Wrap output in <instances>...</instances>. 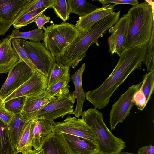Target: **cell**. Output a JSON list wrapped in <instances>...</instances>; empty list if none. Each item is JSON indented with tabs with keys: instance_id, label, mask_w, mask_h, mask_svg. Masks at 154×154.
<instances>
[{
	"instance_id": "cell-1",
	"label": "cell",
	"mask_w": 154,
	"mask_h": 154,
	"mask_svg": "<svg viewBox=\"0 0 154 154\" xmlns=\"http://www.w3.org/2000/svg\"><path fill=\"white\" fill-rule=\"evenodd\" d=\"M146 45L125 49L109 76L98 87L86 92V99L96 109H101L108 105L112 95L136 69H140L146 50Z\"/></svg>"
},
{
	"instance_id": "cell-2",
	"label": "cell",
	"mask_w": 154,
	"mask_h": 154,
	"mask_svg": "<svg viewBox=\"0 0 154 154\" xmlns=\"http://www.w3.org/2000/svg\"><path fill=\"white\" fill-rule=\"evenodd\" d=\"M119 19L118 15L113 13L95 23L88 31L83 32L62 54L55 57L56 62L75 68L86 56L90 46L97 43L98 38L103 36Z\"/></svg>"
},
{
	"instance_id": "cell-3",
	"label": "cell",
	"mask_w": 154,
	"mask_h": 154,
	"mask_svg": "<svg viewBox=\"0 0 154 154\" xmlns=\"http://www.w3.org/2000/svg\"><path fill=\"white\" fill-rule=\"evenodd\" d=\"M132 6L127 14L128 25L125 49L146 45L154 28V2Z\"/></svg>"
},
{
	"instance_id": "cell-4",
	"label": "cell",
	"mask_w": 154,
	"mask_h": 154,
	"mask_svg": "<svg viewBox=\"0 0 154 154\" xmlns=\"http://www.w3.org/2000/svg\"><path fill=\"white\" fill-rule=\"evenodd\" d=\"M81 116L96 135L99 154H119L126 147L125 142L112 133L104 122L102 113L96 109L89 108Z\"/></svg>"
},
{
	"instance_id": "cell-5",
	"label": "cell",
	"mask_w": 154,
	"mask_h": 154,
	"mask_svg": "<svg viewBox=\"0 0 154 154\" xmlns=\"http://www.w3.org/2000/svg\"><path fill=\"white\" fill-rule=\"evenodd\" d=\"M43 43L45 48L55 57L62 54L83 33L75 25L63 22L43 27Z\"/></svg>"
},
{
	"instance_id": "cell-6",
	"label": "cell",
	"mask_w": 154,
	"mask_h": 154,
	"mask_svg": "<svg viewBox=\"0 0 154 154\" xmlns=\"http://www.w3.org/2000/svg\"><path fill=\"white\" fill-rule=\"evenodd\" d=\"M76 99L74 91L66 95L57 97L35 112L29 120L44 119L53 122L58 118H63L67 115L72 114Z\"/></svg>"
},
{
	"instance_id": "cell-7",
	"label": "cell",
	"mask_w": 154,
	"mask_h": 154,
	"mask_svg": "<svg viewBox=\"0 0 154 154\" xmlns=\"http://www.w3.org/2000/svg\"><path fill=\"white\" fill-rule=\"evenodd\" d=\"M17 39L36 68L48 78L56 63L55 57L47 49L43 42Z\"/></svg>"
},
{
	"instance_id": "cell-8",
	"label": "cell",
	"mask_w": 154,
	"mask_h": 154,
	"mask_svg": "<svg viewBox=\"0 0 154 154\" xmlns=\"http://www.w3.org/2000/svg\"><path fill=\"white\" fill-rule=\"evenodd\" d=\"M51 122L52 132L54 134H69L82 138L97 144L94 132L82 119L68 116L62 121Z\"/></svg>"
},
{
	"instance_id": "cell-9",
	"label": "cell",
	"mask_w": 154,
	"mask_h": 154,
	"mask_svg": "<svg viewBox=\"0 0 154 154\" xmlns=\"http://www.w3.org/2000/svg\"><path fill=\"white\" fill-rule=\"evenodd\" d=\"M142 83V82L129 87L112 105L109 115V124L111 130H114L119 123H122L129 116L134 105L132 101L133 96Z\"/></svg>"
},
{
	"instance_id": "cell-10",
	"label": "cell",
	"mask_w": 154,
	"mask_h": 154,
	"mask_svg": "<svg viewBox=\"0 0 154 154\" xmlns=\"http://www.w3.org/2000/svg\"><path fill=\"white\" fill-rule=\"evenodd\" d=\"M34 72L23 61L20 60L8 72L0 90V98L3 101L32 76Z\"/></svg>"
},
{
	"instance_id": "cell-11",
	"label": "cell",
	"mask_w": 154,
	"mask_h": 154,
	"mask_svg": "<svg viewBox=\"0 0 154 154\" xmlns=\"http://www.w3.org/2000/svg\"><path fill=\"white\" fill-rule=\"evenodd\" d=\"M30 0H0V36L12 25L18 13Z\"/></svg>"
},
{
	"instance_id": "cell-12",
	"label": "cell",
	"mask_w": 154,
	"mask_h": 154,
	"mask_svg": "<svg viewBox=\"0 0 154 154\" xmlns=\"http://www.w3.org/2000/svg\"><path fill=\"white\" fill-rule=\"evenodd\" d=\"M48 84V78L39 72H34L29 79L6 98L4 103L18 97L40 94L46 91Z\"/></svg>"
},
{
	"instance_id": "cell-13",
	"label": "cell",
	"mask_w": 154,
	"mask_h": 154,
	"mask_svg": "<svg viewBox=\"0 0 154 154\" xmlns=\"http://www.w3.org/2000/svg\"><path fill=\"white\" fill-rule=\"evenodd\" d=\"M128 18L127 13L124 14L109 30L111 35L107 39L109 52L111 54L116 53L119 56L125 49L127 34Z\"/></svg>"
},
{
	"instance_id": "cell-14",
	"label": "cell",
	"mask_w": 154,
	"mask_h": 154,
	"mask_svg": "<svg viewBox=\"0 0 154 154\" xmlns=\"http://www.w3.org/2000/svg\"><path fill=\"white\" fill-rule=\"evenodd\" d=\"M60 135L71 154H99L97 144L71 135Z\"/></svg>"
},
{
	"instance_id": "cell-15",
	"label": "cell",
	"mask_w": 154,
	"mask_h": 154,
	"mask_svg": "<svg viewBox=\"0 0 154 154\" xmlns=\"http://www.w3.org/2000/svg\"><path fill=\"white\" fill-rule=\"evenodd\" d=\"M11 40L7 36L0 41V73H8L21 60L11 45Z\"/></svg>"
},
{
	"instance_id": "cell-16",
	"label": "cell",
	"mask_w": 154,
	"mask_h": 154,
	"mask_svg": "<svg viewBox=\"0 0 154 154\" xmlns=\"http://www.w3.org/2000/svg\"><path fill=\"white\" fill-rule=\"evenodd\" d=\"M57 97L51 96L45 91L40 94L26 96L21 113L24 120L30 121L32 115Z\"/></svg>"
},
{
	"instance_id": "cell-17",
	"label": "cell",
	"mask_w": 154,
	"mask_h": 154,
	"mask_svg": "<svg viewBox=\"0 0 154 154\" xmlns=\"http://www.w3.org/2000/svg\"><path fill=\"white\" fill-rule=\"evenodd\" d=\"M114 7V5L109 4L86 15L79 17L75 25V27L82 32L87 31L95 23L112 14Z\"/></svg>"
},
{
	"instance_id": "cell-18",
	"label": "cell",
	"mask_w": 154,
	"mask_h": 154,
	"mask_svg": "<svg viewBox=\"0 0 154 154\" xmlns=\"http://www.w3.org/2000/svg\"><path fill=\"white\" fill-rule=\"evenodd\" d=\"M33 124L32 146L34 149L41 148L45 139L52 132L51 122L48 120L39 119L32 120Z\"/></svg>"
},
{
	"instance_id": "cell-19",
	"label": "cell",
	"mask_w": 154,
	"mask_h": 154,
	"mask_svg": "<svg viewBox=\"0 0 154 154\" xmlns=\"http://www.w3.org/2000/svg\"><path fill=\"white\" fill-rule=\"evenodd\" d=\"M85 63H83L79 68L71 76V79L75 86V92L77 100L76 108L72 114L79 118L82 112L83 103L85 98V94L82 87V77L85 68Z\"/></svg>"
},
{
	"instance_id": "cell-20",
	"label": "cell",
	"mask_w": 154,
	"mask_h": 154,
	"mask_svg": "<svg viewBox=\"0 0 154 154\" xmlns=\"http://www.w3.org/2000/svg\"><path fill=\"white\" fill-rule=\"evenodd\" d=\"M40 148L44 154H71L61 135L53 132L45 139Z\"/></svg>"
},
{
	"instance_id": "cell-21",
	"label": "cell",
	"mask_w": 154,
	"mask_h": 154,
	"mask_svg": "<svg viewBox=\"0 0 154 154\" xmlns=\"http://www.w3.org/2000/svg\"><path fill=\"white\" fill-rule=\"evenodd\" d=\"M33 124L32 120L28 121L19 137L16 148L17 153L26 154L32 150Z\"/></svg>"
},
{
	"instance_id": "cell-22",
	"label": "cell",
	"mask_w": 154,
	"mask_h": 154,
	"mask_svg": "<svg viewBox=\"0 0 154 154\" xmlns=\"http://www.w3.org/2000/svg\"><path fill=\"white\" fill-rule=\"evenodd\" d=\"M28 122L24 120L21 114H17L14 115L8 125L11 141L12 146L16 149L20 135Z\"/></svg>"
},
{
	"instance_id": "cell-23",
	"label": "cell",
	"mask_w": 154,
	"mask_h": 154,
	"mask_svg": "<svg viewBox=\"0 0 154 154\" xmlns=\"http://www.w3.org/2000/svg\"><path fill=\"white\" fill-rule=\"evenodd\" d=\"M70 13L76 14L79 17H83L98 8L86 0H67Z\"/></svg>"
},
{
	"instance_id": "cell-24",
	"label": "cell",
	"mask_w": 154,
	"mask_h": 154,
	"mask_svg": "<svg viewBox=\"0 0 154 154\" xmlns=\"http://www.w3.org/2000/svg\"><path fill=\"white\" fill-rule=\"evenodd\" d=\"M11 143L8 125L0 119V154H17Z\"/></svg>"
},
{
	"instance_id": "cell-25",
	"label": "cell",
	"mask_w": 154,
	"mask_h": 154,
	"mask_svg": "<svg viewBox=\"0 0 154 154\" xmlns=\"http://www.w3.org/2000/svg\"><path fill=\"white\" fill-rule=\"evenodd\" d=\"M70 75L52 86L47 87L45 91L51 96L59 97L66 95L69 93L68 85L70 80Z\"/></svg>"
},
{
	"instance_id": "cell-26",
	"label": "cell",
	"mask_w": 154,
	"mask_h": 154,
	"mask_svg": "<svg viewBox=\"0 0 154 154\" xmlns=\"http://www.w3.org/2000/svg\"><path fill=\"white\" fill-rule=\"evenodd\" d=\"M43 30L38 28L25 32H20L19 29H15L12 31L11 34L8 36L11 39H28L30 41L37 42L43 40Z\"/></svg>"
},
{
	"instance_id": "cell-27",
	"label": "cell",
	"mask_w": 154,
	"mask_h": 154,
	"mask_svg": "<svg viewBox=\"0 0 154 154\" xmlns=\"http://www.w3.org/2000/svg\"><path fill=\"white\" fill-rule=\"evenodd\" d=\"M70 68L56 62L51 69L48 78V87L70 75Z\"/></svg>"
},
{
	"instance_id": "cell-28",
	"label": "cell",
	"mask_w": 154,
	"mask_h": 154,
	"mask_svg": "<svg viewBox=\"0 0 154 154\" xmlns=\"http://www.w3.org/2000/svg\"><path fill=\"white\" fill-rule=\"evenodd\" d=\"M50 7L39 8L29 12L14 21L12 25L15 29H19L34 22L36 18Z\"/></svg>"
},
{
	"instance_id": "cell-29",
	"label": "cell",
	"mask_w": 154,
	"mask_h": 154,
	"mask_svg": "<svg viewBox=\"0 0 154 154\" xmlns=\"http://www.w3.org/2000/svg\"><path fill=\"white\" fill-rule=\"evenodd\" d=\"M54 1L55 0H30L18 13L14 21L24 14L37 9L47 7L51 8Z\"/></svg>"
},
{
	"instance_id": "cell-30",
	"label": "cell",
	"mask_w": 154,
	"mask_h": 154,
	"mask_svg": "<svg viewBox=\"0 0 154 154\" xmlns=\"http://www.w3.org/2000/svg\"><path fill=\"white\" fill-rule=\"evenodd\" d=\"M154 28L150 39L146 45V50L143 63L145 65L149 72L154 71Z\"/></svg>"
},
{
	"instance_id": "cell-31",
	"label": "cell",
	"mask_w": 154,
	"mask_h": 154,
	"mask_svg": "<svg viewBox=\"0 0 154 154\" xmlns=\"http://www.w3.org/2000/svg\"><path fill=\"white\" fill-rule=\"evenodd\" d=\"M56 16L64 22L69 19L70 13L68 5L66 0H55L52 8Z\"/></svg>"
},
{
	"instance_id": "cell-32",
	"label": "cell",
	"mask_w": 154,
	"mask_h": 154,
	"mask_svg": "<svg viewBox=\"0 0 154 154\" xmlns=\"http://www.w3.org/2000/svg\"><path fill=\"white\" fill-rule=\"evenodd\" d=\"M11 43L13 48L18 54L20 60L26 64L34 72H38L42 74L33 64L28 54L17 39H11Z\"/></svg>"
},
{
	"instance_id": "cell-33",
	"label": "cell",
	"mask_w": 154,
	"mask_h": 154,
	"mask_svg": "<svg viewBox=\"0 0 154 154\" xmlns=\"http://www.w3.org/2000/svg\"><path fill=\"white\" fill-rule=\"evenodd\" d=\"M26 96L18 97L4 103V106L8 111L14 114H21Z\"/></svg>"
},
{
	"instance_id": "cell-34",
	"label": "cell",
	"mask_w": 154,
	"mask_h": 154,
	"mask_svg": "<svg viewBox=\"0 0 154 154\" xmlns=\"http://www.w3.org/2000/svg\"><path fill=\"white\" fill-rule=\"evenodd\" d=\"M140 87L148 103L154 88V71L149 72L144 76Z\"/></svg>"
},
{
	"instance_id": "cell-35",
	"label": "cell",
	"mask_w": 154,
	"mask_h": 154,
	"mask_svg": "<svg viewBox=\"0 0 154 154\" xmlns=\"http://www.w3.org/2000/svg\"><path fill=\"white\" fill-rule=\"evenodd\" d=\"M132 101L138 109L141 111L147 105L145 96L140 87L134 94Z\"/></svg>"
},
{
	"instance_id": "cell-36",
	"label": "cell",
	"mask_w": 154,
	"mask_h": 154,
	"mask_svg": "<svg viewBox=\"0 0 154 154\" xmlns=\"http://www.w3.org/2000/svg\"><path fill=\"white\" fill-rule=\"evenodd\" d=\"M4 103L3 100L0 98V119L8 125L14 115L5 108Z\"/></svg>"
},
{
	"instance_id": "cell-37",
	"label": "cell",
	"mask_w": 154,
	"mask_h": 154,
	"mask_svg": "<svg viewBox=\"0 0 154 154\" xmlns=\"http://www.w3.org/2000/svg\"><path fill=\"white\" fill-rule=\"evenodd\" d=\"M99 2L103 6L109 3H114V6L119 4H129L133 6L138 4L139 2L137 0H102Z\"/></svg>"
},
{
	"instance_id": "cell-38",
	"label": "cell",
	"mask_w": 154,
	"mask_h": 154,
	"mask_svg": "<svg viewBox=\"0 0 154 154\" xmlns=\"http://www.w3.org/2000/svg\"><path fill=\"white\" fill-rule=\"evenodd\" d=\"M50 17L46 16L43 14L39 15L34 21L39 29H42L44 25L50 22Z\"/></svg>"
},
{
	"instance_id": "cell-39",
	"label": "cell",
	"mask_w": 154,
	"mask_h": 154,
	"mask_svg": "<svg viewBox=\"0 0 154 154\" xmlns=\"http://www.w3.org/2000/svg\"><path fill=\"white\" fill-rule=\"evenodd\" d=\"M137 154H154V146L152 144L139 148Z\"/></svg>"
},
{
	"instance_id": "cell-40",
	"label": "cell",
	"mask_w": 154,
	"mask_h": 154,
	"mask_svg": "<svg viewBox=\"0 0 154 154\" xmlns=\"http://www.w3.org/2000/svg\"><path fill=\"white\" fill-rule=\"evenodd\" d=\"M26 154H44L43 150L41 148L34 149Z\"/></svg>"
},
{
	"instance_id": "cell-41",
	"label": "cell",
	"mask_w": 154,
	"mask_h": 154,
	"mask_svg": "<svg viewBox=\"0 0 154 154\" xmlns=\"http://www.w3.org/2000/svg\"><path fill=\"white\" fill-rule=\"evenodd\" d=\"M119 154H133V153H130L128 152H122L121 153Z\"/></svg>"
}]
</instances>
